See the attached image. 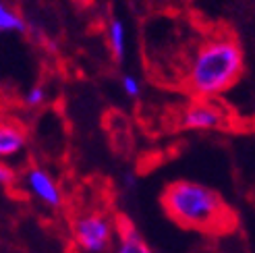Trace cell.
Instances as JSON below:
<instances>
[{"instance_id": "obj_9", "label": "cell", "mask_w": 255, "mask_h": 253, "mask_svg": "<svg viewBox=\"0 0 255 253\" xmlns=\"http://www.w3.org/2000/svg\"><path fill=\"white\" fill-rule=\"evenodd\" d=\"M29 25L4 2L0 4V31L2 33H27Z\"/></svg>"}, {"instance_id": "obj_2", "label": "cell", "mask_w": 255, "mask_h": 253, "mask_svg": "<svg viewBox=\"0 0 255 253\" xmlns=\"http://www.w3.org/2000/svg\"><path fill=\"white\" fill-rule=\"evenodd\" d=\"M243 73V50L231 35H214L191 56L187 87L197 100H212L224 94Z\"/></svg>"}, {"instance_id": "obj_6", "label": "cell", "mask_w": 255, "mask_h": 253, "mask_svg": "<svg viewBox=\"0 0 255 253\" xmlns=\"http://www.w3.org/2000/svg\"><path fill=\"white\" fill-rule=\"evenodd\" d=\"M25 141H27V135H25L21 123L4 119L2 125H0V156L10 158L19 154L25 147Z\"/></svg>"}, {"instance_id": "obj_12", "label": "cell", "mask_w": 255, "mask_h": 253, "mask_svg": "<svg viewBox=\"0 0 255 253\" xmlns=\"http://www.w3.org/2000/svg\"><path fill=\"white\" fill-rule=\"evenodd\" d=\"M0 181H2L4 185L10 183V181H12V170H8V168H4V166L0 168Z\"/></svg>"}, {"instance_id": "obj_5", "label": "cell", "mask_w": 255, "mask_h": 253, "mask_svg": "<svg viewBox=\"0 0 255 253\" xmlns=\"http://www.w3.org/2000/svg\"><path fill=\"white\" fill-rule=\"evenodd\" d=\"M181 126L189 131H220L228 126V119L212 100H197L183 112Z\"/></svg>"}, {"instance_id": "obj_1", "label": "cell", "mask_w": 255, "mask_h": 253, "mask_svg": "<svg viewBox=\"0 0 255 253\" xmlns=\"http://www.w3.org/2000/svg\"><path fill=\"white\" fill-rule=\"evenodd\" d=\"M160 204L178 226L206 235H226L237 229L231 206L212 187L195 181H174L166 185Z\"/></svg>"}, {"instance_id": "obj_11", "label": "cell", "mask_w": 255, "mask_h": 253, "mask_svg": "<svg viewBox=\"0 0 255 253\" xmlns=\"http://www.w3.org/2000/svg\"><path fill=\"white\" fill-rule=\"evenodd\" d=\"M121 85L129 98H139V94H141V85H139V81L133 77V75H123Z\"/></svg>"}, {"instance_id": "obj_8", "label": "cell", "mask_w": 255, "mask_h": 253, "mask_svg": "<svg viewBox=\"0 0 255 253\" xmlns=\"http://www.w3.org/2000/svg\"><path fill=\"white\" fill-rule=\"evenodd\" d=\"M108 44H110V52H112L114 60L123 62L125 48H127V42H125V25L117 17H112L110 19V25H108Z\"/></svg>"}, {"instance_id": "obj_3", "label": "cell", "mask_w": 255, "mask_h": 253, "mask_svg": "<svg viewBox=\"0 0 255 253\" xmlns=\"http://www.w3.org/2000/svg\"><path fill=\"white\" fill-rule=\"evenodd\" d=\"M75 243L85 253H104L114 237L112 222L102 214H85L77 216L73 222Z\"/></svg>"}, {"instance_id": "obj_7", "label": "cell", "mask_w": 255, "mask_h": 253, "mask_svg": "<svg viewBox=\"0 0 255 253\" xmlns=\"http://www.w3.org/2000/svg\"><path fill=\"white\" fill-rule=\"evenodd\" d=\"M117 253H151V249L131 224H125V229L121 226V243Z\"/></svg>"}, {"instance_id": "obj_4", "label": "cell", "mask_w": 255, "mask_h": 253, "mask_svg": "<svg viewBox=\"0 0 255 253\" xmlns=\"http://www.w3.org/2000/svg\"><path fill=\"white\" fill-rule=\"evenodd\" d=\"M23 191L35 201H40L50 210H58L62 206V193L56 185V181L50 176L48 170L40 166H29L21 176Z\"/></svg>"}, {"instance_id": "obj_10", "label": "cell", "mask_w": 255, "mask_h": 253, "mask_svg": "<svg viewBox=\"0 0 255 253\" xmlns=\"http://www.w3.org/2000/svg\"><path fill=\"white\" fill-rule=\"evenodd\" d=\"M44 100H46V90H44L42 85H33L31 90H27V94L23 96L25 106H29V108L42 106V104H44Z\"/></svg>"}]
</instances>
